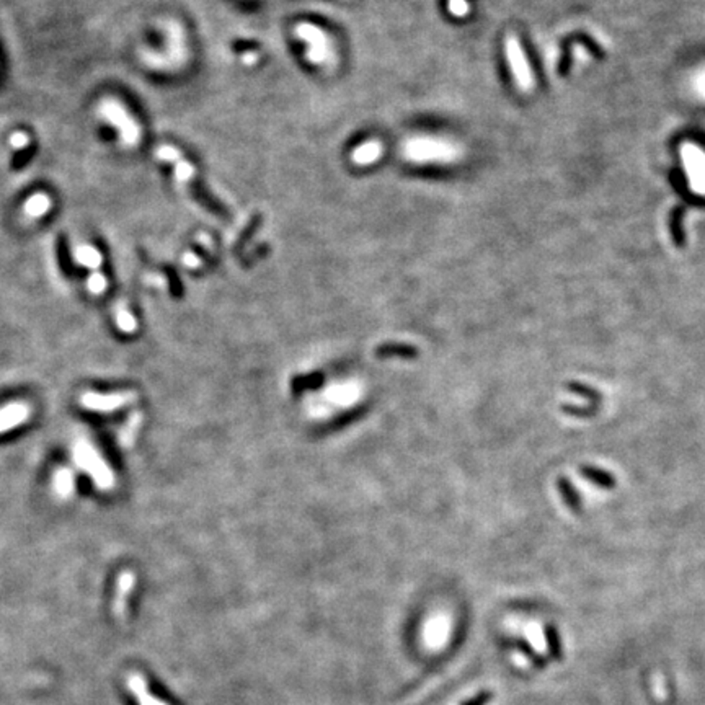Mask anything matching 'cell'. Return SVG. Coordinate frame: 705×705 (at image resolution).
<instances>
[{
  "label": "cell",
  "instance_id": "cell-10",
  "mask_svg": "<svg viewBox=\"0 0 705 705\" xmlns=\"http://www.w3.org/2000/svg\"><path fill=\"white\" fill-rule=\"evenodd\" d=\"M136 585V575L129 570L123 571L116 585V594L113 601V612L116 619H125L127 614V599H129L132 589Z\"/></svg>",
  "mask_w": 705,
  "mask_h": 705
},
{
  "label": "cell",
  "instance_id": "cell-24",
  "mask_svg": "<svg viewBox=\"0 0 705 705\" xmlns=\"http://www.w3.org/2000/svg\"><path fill=\"white\" fill-rule=\"evenodd\" d=\"M448 8H449V12H451L452 17L464 19V17L469 15L470 6L467 3V0H449Z\"/></svg>",
  "mask_w": 705,
  "mask_h": 705
},
{
  "label": "cell",
  "instance_id": "cell-16",
  "mask_svg": "<svg viewBox=\"0 0 705 705\" xmlns=\"http://www.w3.org/2000/svg\"><path fill=\"white\" fill-rule=\"evenodd\" d=\"M581 475H583L585 478H588L589 482H593L594 485H598V487L601 488H614L615 487V478L612 477L611 474H607L606 470H601L598 469V467H589V465H583L580 469Z\"/></svg>",
  "mask_w": 705,
  "mask_h": 705
},
{
  "label": "cell",
  "instance_id": "cell-19",
  "mask_svg": "<svg viewBox=\"0 0 705 705\" xmlns=\"http://www.w3.org/2000/svg\"><path fill=\"white\" fill-rule=\"evenodd\" d=\"M116 324H118V328H120L121 332H125V333L136 332V327H138V324H136L134 317H132L131 312L127 311L125 306H121L116 311Z\"/></svg>",
  "mask_w": 705,
  "mask_h": 705
},
{
  "label": "cell",
  "instance_id": "cell-2",
  "mask_svg": "<svg viewBox=\"0 0 705 705\" xmlns=\"http://www.w3.org/2000/svg\"><path fill=\"white\" fill-rule=\"evenodd\" d=\"M74 457H76V464L94 478L96 487L101 488V490H108V488L113 487V472L90 444L85 443V441L77 443L76 448H74Z\"/></svg>",
  "mask_w": 705,
  "mask_h": 705
},
{
  "label": "cell",
  "instance_id": "cell-21",
  "mask_svg": "<svg viewBox=\"0 0 705 705\" xmlns=\"http://www.w3.org/2000/svg\"><path fill=\"white\" fill-rule=\"evenodd\" d=\"M87 286H88V291H90L92 294H103L105 291H107V286H108V281L107 277H105V275H101L100 271H94L90 275V277H88L87 281Z\"/></svg>",
  "mask_w": 705,
  "mask_h": 705
},
{
  "label": "cell",
  "instance_id": "cell-9",
  "mask_svg": "<svg viewBox=\"0 0 705 705\" xmlns=\"http://www.w3.org/2000/svg\"><path fill=\"white\" fill-rule=\"evenodd\" d=\"M30 415H32V408L25 402H12L7 407L0 408V434L20 426L21 423L28 420Z\"/></svg>",
  "mask_w": 705,
  "mask_h": 705
},
{
  "label": "cell",
  "instance_id": "cell-25",
  "mask_svg": "<svg viewBox=\"0 0 705 705\" xmlns=\"http://www.w3.org/2000/svg\"><path fill=\"white\" fill-rule=\"evenodd\" d=\"M8 144H10V147L13 149V151H23V149H26L30 145V136L23 131H17L10 136Z\"/></svg>",
  "mask_w": 705,
  "mask_h": 705
},
{
  "label": "cell",
  "instance_id": "cell-12",
  "mask_svg": "<svg viewBox=\"0 0 705 705\" xmlns=\"http://www.w3.org/2000/svg\"><path fill=\"white\" fill-rule=\"evenodd\" d=\"M524 637H526V642L531 645V649L536 651L540 658H550V649L547 635H545L544 629H542L540 624L537 622H527L523 629Z\"/></svg>",
  "mask_w": 705,
  "mask_h": 705
},
{
  "label": "cell",
  "instance_id": "cell-5",
  "mask_svg": "<svg viewBox=\"0 0 705 705\" xmlns=\"http://www.w3.org/2000/svg\"><path fill=\"white\" fill-rule=\"evenodd\" d=\"M681 157L691 189L695 195L705 196V152L699 145L686 143L681 147Z\"/></svg>",
  "mask_w": 705,
  "mask_h": 705
},
{
  "label": "cell",
  "instance_id": "cell-22",
  "mask_svg": "<svg viewBox=\"0 0 705 705\" xmlns=\"http://www.w3.org/2000/svg\"><path fill=\"white\" fill-rule=\"evenodd\" d=\"M322 382V376L320 374H311V376H302V377H296L293 381V390L294 392H299V390H306V389H312V387H317Z\"/></svg>",
  "mask_w": 705,
  "mask_h": 705
},
{
  "label": "cell",
  "instance_id": "cell-3",
  "mask_svg": "<svg viewBox=\"0 0 705 705\" xmlns=\"http://www.w3.org/2000/svg\"><path fill=\"white\" fill-rule=\"evenodd\" d=\"M294 34L307 44L306 56L312 64L325 65L333 61L335 52L327 34L319 26L311 23H299L294 28Z\"/></svg>",
  "mask_w": 705,
  "mask_h": 705
},
{
  "label": "cell",
  "instance_id": "cell-27",
  "mask_svg": "<svg viewBox=\"0 0 705 705\" xmlns=\"http://www.w3.org/2000/svg\"><path fill=\"white\" fill-rule=\"evenodd\" d=\"M694 90L700 98L705 100V69L700 70V72L695 76L694 81Z\"/></svg>",
  "mask_w": 705,
  "mask_h": 705
},
{
  "label": "cell",
  "instance_id": "cell-1",
  "mask_svg": "<svg viewBox=\"0 0 705 705\" xmlns=\"http://www.w3.org/2000/svg\"><path fill=\"white\" fill-rule=\"evenodd\" d=\"M98 114L116 129L118 134H120L121 144L125 147H136L139 144L140 127L120 101L114 98L101 100Z\"/></svg>",
  "mask_w": 705,
  "mask_h": 705
},
{
  "label": "cell",
  "instance_id": "cell-7",
  "mask_svg": "<svg viewBox=\"0 0 705 705\" xmlns=\"http://www.w3.org/2000/svg\"><path fill=\"white\" fill-rule=\"evenodd\" d=\"M138 399V394L132 390L126 392H118V394H95V392H87V394L82 395L81 402L87 410H94V412H101L108 413L114 412V410H120L126 405H131L136 402Z\"/></svg>",
  "mask_w": 705,
  "mask_h": 705
},
{
  "label": "cell",
  "instance_id": "cell-4",
  "mask_svg": "<svg viewBox=\"0 0 705 705\" xmlns=\"http://www.w3.org/2000/svg\"><path fill=\"white\" fill-rule=\"evenodd\" d=\"M413 162H449L457 156V147L439 139H418L408 143L403 151Z\"/></svg>",
  "mask_w": 705,
  "mask_h": 705
},
{
  "label": "cell",
  "instance_id": "cell-8",
  "mask_svg": "<svg viewBox=\"0 0 705 705\" xmlns=\"http://www.w3.org/2000/svg\"><path fill=\"white\" fill-rule=\"evenodd\" d=\"M156 156L160 158L162 162H167V164L173 165V173L176 182L180 185H187L191 182L196 176V169L182 156V152L178 149L173 147V145L164 144L156 151Z\"/></svg>",
  "mask_w": 705,
  "mask_h": 705
},
{
  "label": "cell",
  "instance_id": "cell-11",
  "mask_svg": "<svg viewBox=\"0 0 705 705\" xmlns=\"http://www.w3.org/2000/svg\"><path fill=\"white\" fill-rule=\"evenodd\" d=\"M127 687H129L131 694L134 695L139 705H169L167 702H164V700L156 697V695L151 693V689H149V686H147V681H145V677L143 676V674H139V673L129 674V676H127Z\"/></svg>",
  "mask_w": 705,
  "mask_h": 705
},
{
  "label": "cell",
  "instance_id": "cell-15",
  "mask_svg": "<svg viewBox=\"0 0 705 705\" xmlns=\"http://www.w3.org/2000/svg\"><path fill=\"white\" fill-rule=\"evenodd\" d=\"M51 206L52 200L50 195H46V193H34V195H32L25 201L23 213L26 218L30 219H39L43 218L44 214L50 213Z\"/></svg>",
  "mask_w": 705,
  "mask_h": 705
},
{
  "label": "cell",
  "instance_id": "cell-13",
  "mask_svg": "<svg viewBox=\"0 0 705 705\" xmlns=\"http://www.w3.org/2000/svg\"><path fill=\"white\" fill-rule=\"evenodd\" d=\"M382 152H384V145H382L381 140H368V143H363L355 151L351 152V160L355 162L356 165H371L374 162H377L381 158Z\"/></svg>",
  "mask_w": 705,
  "mask_h": 705
},
{
  "label": "cell",
  "instance_id": "cell-17",
  "mask_svg": "<svg viewBox=\"0 0 705 705\" xmlns=\"http://www.w3.org/2000/svg\"><path fill=\"white\" fill-rule=\"evenodd\" d=\"M54 488L61 496H69L74 490V477L69 469H59L54 475Z\"/></svg>",
  "mask_w": 705,
  "mask_h": 705
},
{
  "label": "cell",
  "instance_id": "cell-23",
  "mask_svg": "<svg viewBox=\"0 0 705 705\" xmlns=\"http://www.w3.org/2000/svg\"><path fill=\"white\" fill-rule=\"evenodd\" d=\"M568 389L573 390L575 394H578L581 397H586V399H588L593 405H596L599 402V394L596 390L589 389V387H586L583 384H578V382H571V384H568Z\"/></svg>",
  "mask_w": 705,
  "mask_h": 705
},
{
  "label": "cell",
  "instance_id": "cell-14",
  "mask_svg": "<svg viewBox=\"0 0 705 705\" xmlns=\"http://www.w3.org/2000/svg\"><path fill=\"white\" fill-rule=\"evenodd\" d=\"M72 255H74V262H76L77 264H81V266L88 268V270L96 271L101 266V263H103V257H101V253L95 249L94 245H88V244L78 245L74 249Z\"/></svg>",
  "mask_w": 705,
  "mask_h": 705
},
{
  "label": "cell",
  "instance_id": "cell-29",
  "mask_svg": "<svg viewBox=\"0 0 705 705\" xmlns=\"http://www.w3.org/2000/svg\"><path fill=\"white\" fill-rule=\"evenodd\" d=\"M185 263H187L188 266L196 268V266H200V258L195 257V255H193V253H188L187 257H185Z\"/></svg>",
  "mask_w": 705,
  "mask_h": 705
},
{
  "label": "cell",
  "instance_id": "cell-20",
  "mask_svg": "<svg viewBox=\"0 0 705 705\" xmlns=\"http://www.w3.org/2000/svg\"><path fill=\"white\" fill-rule=\"evenodd\" d=\"M392 356V355H400V356H415L417 351L415 348L407 346V345H382L377 348V356Z\"/></svg>",
  "mask_w": 705,
  "mask_h": 705
},
{
  "label": "cell",
  "instance_id": "cell-26",
  "mask_svg": "<svg viewBox=\"0 0 705 705\" xmlns=\"http://www.w3.org/2000/svg\"><path fill=\"white\" fill-rule=\"evenodd\" d=\"M547 642H549V649H550V656L555 660H560V645H558V640H557V633H555L554 629H547Z\"/></svg>",
  "mask_w": 705,
  "mask_h": 705
},
{
  "label": "cell",
  "instance_id": "cell-18",
  "mask_svg": "<svg viewBox=\"0 0 705 705\" xmlns=\"http://www.w3.org/2000/svg\"><path fill=\"white\" fill-rule=\"evenodd\" d=\"M558 490H560L563 500H565V503L570 506V508L573 511H580L581 508V501H580V496L578 493H576L575 487L570 483V480L567 478H558Z\"/></svg>",
  "mask_w": 705,
  "mask_h": 705
},
{
  "label": "cell",
  "instance_id": "cell-28",
  "mask_svg": "<svg viewBox=\"0 0 705 705\" xmlns=\"http://www.w3.org/2000/svg\"><path fill=\"white\" fill-rule=\"evenodd\" d=\"M490 699H492V694L488 693V691H483L482 694H478L477 697L472 699V700H469V702H465L464 705H485Z\"/></svg>",
  "mask_w": 705,
  "mask_h": 705
},
{
  "label": "cell",
  "instance_id": "cell-6",
  "mask_svg": "<svg viewBox=\"0 0 705 705\" xmlns=\"http://www.w3.org/2000/svg\"><path fill=\"white\" fill-rule=\"evenodd\" d=\"M505 52L518 87L524 92L532 90V87H534V77H532L531 67H529L526 56H524L521 44H519V39L514 36V34H508V36H506Z\"/></svg>",
  "mask_w": 705,
  "mask_h": 705
}]
</instances>
